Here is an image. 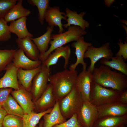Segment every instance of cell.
I'll use <instances>...</instances> for the list:
<instances>
[{
    "label": "cell",
    "instance_id": "6da1fadb",
    "mask_svg": "<svg viewBox=\"0 0 127 127\" xmlns=\"http://www.w3.org/2000/svg\"><path fill=\"white\" fill-rule=\"evenodd\" d=\"M92 81L105 88H109L120 93L127 89V76L111 70V68L101 65L94 68L92 73Z\"/></svg>",
    "mask_w": 127,
    "mask_h": 127
},
{
    "label": "cell",
    "instance_id": "7a4b0ae2",
    "mask_svg": "<svg viewBox=\"0 0 127 127\" xmlns=\"http://www.w3.org/2000/svg\"><path fill=\"white\" fill-rule=\"evenodd\" d=\"M77 70L65 69L50 75L48 82L51 85L56 102L67 95L75 85L78 76Z\"/></svg>",
    "mask_w": 127,
    "mask_h": 127
},
{
    "label": "cell",
    "instance_id": "3957f363",
    "mask_svg": "<svg viewBox=\"0 0 127 127\" xmlns=\"http://www.w3.org/2000/svg\"><path fill=\"white\" fill-rule=\"evenodd\" d=\"M87 34V32L79 27L73 25L68 27L67 30L64 32L52 34L51 39L52 40L49 43L51 45L50 48L44 54L39 55V60L43 62L56 48L71 42L76 41L80 37Z\"/></svg>",
    "mask_w": 127,
    "mask_h": 127
},
{
    "label": "cell",
    "instance_id": "277c9868",
    "mask_svg": "<svg viewBox=\"0 0 127 127\" xmlns=\"http://www.w3.org/2000/svg\"><path fill=\"white\" fill-rule=\"evenodd\" d=\"M58 102L62 115L66 119L79 112L82 106L83 100L75 85L67 95Z\"/></svg>",
    "mask_w": 127,
    "mask_h": 127
},
{
    "label": "cell",
    "instance_id": "5b68a950",
    "mask_svg": "<svg viewBox=\"0 0 127 127\" xmlns=\"http://www.w3.org/2000/svg\"><path fill=\"white\" fill-rule=\"evenodd\" d=\"M120 93L117 91L103 87L92 81L90 102L97 107L117 101Z\"/></svg>",
    "mask_w": 127,
    "mask_h": 127
},
{
    "label": "cell",
    "instance_id": "8992f818",
    "mask_svg": "<svg viewBox=\"0 0 127 127\" xmlns=\"http://www.w3.org/2000/svg\"><path fill=\"white\" fill-rule=\"evenodd\" d=\"M40 72L34 77L32 80L31 90L34 103L41 96L47 88L48 84L51 69L41 64Z\"/></svg>",
    "mask_w": 127,
    "mask_h": 127
},
{
    "label": "cell",
    "instance_id": "52a82bcc",
    "mask_svg": "<svg viewBox=\"0 0 127 127\" xmlns=\"http://www.w3.org/2000/svg\"><path fill=\"white\" fill-rule=\"evenodd\" d=\"M113 55L109 42L105 43L99 47H95L92 45L89 47L84 56V58H88L90 60V64L87 70L92 73L95 67V64L98 61L103 58L110 60Z\"/></svg>",
    "mask_w": 127,
    "mask_h": 127
},
{
    "label": "cell",
    "instance_id": "ba28073f",
    "mask_svg": "<svg viewBox=\"0 0 127 127\" xmlns=\"http://www.w3.org/2000/svg\"><path fill=\"white\" fill-rule=\"evenodd\" d=\"M77 118L82 127H92L98 118L96 107L89 101L83 100L81 107L77 114Z\"/></svg>",
    "mask_w": 127,
    "mask_h": 127
},
{
    "label": "cell",
    "instance_id": "9c48e42d",
    "mask_svg": "<svg viewBox=\"0 0 127 127\" xmlns=\"http://www.w3.org/2000/svg\"><path fill=\"white\" fill-rule=\"evenodd\" d=\"M19 83V89L12 90L11 94L22 108L24 114H28L34 110V103L32 100V95L30 92Z\"/></svg>",
    "mask_w": 127,
    "mask_h": 127
},
{
    "label": "cell",
    "instance_id": "30bf717a",
    "mask_svg": "<svg viewBox=\"0 0 127 127\" xmlns=\"http://www.w3.org/2000/svg\"><path fill=\"white\" fill-rule=\"evenodd\" d=\"M99 118L109 116H120L127 113V104L116 101L97 107Z\"/></svg>",
    "mask_w": 127,
    "mask_h": 127
},
{
    "label": "cell",
    "instance_id": "8fae6325",
    "mask_svg": "<svg viewBox=\"0 0 127 127\" xmlns=\"http://www.w3.org/2000/svg\"><path fill=\"white\" fill-rule=\"evenodd\" d=\"M56 102L52 86L49 83L41 96L34 103V111L37 113L45 111L53 107Z\"/></svg>",
    "mask_w": 127,
    "mask_h": 127
},
{
    "label": "cell",
    "instance_id": "7c38bea8",
    "mask_svg": "<svg viewBox=\"0 0 127 127\" xmlns=\"http://www.w3.org/2000/svg\"><path fill=\"white\" fill-rule=\"evenodd\" d=\"M92 73L87 70H82L78 75L75 85L80 92L83 100L90 101Z\"/></svg>",
    "mask_w": 127,
    "mask_h": 127
},
{
    "label": "cell",
    "instance_id": "4fadbf2b",
    "mask_svg": "<svg viewBox=\"0 0 127 127\" xmlns=\"http://www.w3.org/2000/svg\"><path fill=\"white\" fill-rule=\"evenodd\" d=\"M92 45L91 43L85 41L83 36L72 44V46L75 48V54L77 59L74 64L70 66L69 70H75L77 66L80 64L82 66L83 70H86L87 65L84 60V55L88 47Z\"/></svg>",
    "mask_w": 127,
    "mask_h": 127
},
{
    "label": "cell",
    "instance_id": "5bb4252c",
    "mask_svg": "<svg viewBox=\"0 0 127 127\" xmlns=\"http://www.w3.org/2000/svg\"><path fill=\"white\" fill-rule=\"evenodd\" d=\"M65 15V13L60 11L59 6H50L46 12L44 19L48 23L49 26L53 27L58 26L59 33H61L64 31L61 21L62 19L66 20L67 18Z\"/></svg>",
    "mask_w": 127,
    "mask_h": 127
},
{
    "label": "cell",
    "instance_id": "9a60e30c",
    "mask_svg": "<svg viewBox=\"0 0 127 127\" xmlns=\"http://www.w3.org/2000/svg\"><path fill=\"white\" fill-rule=\"evenodd\" d=\"M18 69L13 64L12 62L6 67L5 72L0 79V88H8L17 90L19 88L17 78Z\"/></svg>",
    "mask_w": 127,
    "mask_h": 127
},
{
    "label": "cell",
    "instance_id": "2e32d148",
    "mask_svg": "<svg viewBox=\"0 0 127 127\" xmlns=\"http://www.w3.org/2000/svg\"><path fill=\"white\" fill-rule=\"evenodd\" d=\"M12 61L13 65L18 69L21 68L26 70L35 68L41 65L42 63L39 60L34 61L28 58L23 51L20 48L16 49Z\"/></svg>",
    "mask_w": 127,
    "mask_h": 127
},
{
    "label": "cell",
    "instance_id": "e0dca14e",
    "mask_svg": "<svg viewBox=\"0 0 127 127\" xmlns=\"http://www.w3.org/2000/svg\"><path fill=\"white\" fill-rule=\"evenodd\" d=\"M70 47L68 45L63 46L56 48L48 56L47 58L42 64L46 67L50 66L56 64L59 58L63 57L64 60V67L66 69L68 63L71 55Z\"/></svg>",
    "mask_w": 127,
    "mask_h": 127
},
{
    "label": "cell",
    "instance_id": "ac0fdd59",
    "mask_svg": "<svg viewBox=\"0 0 127 127\" xmlns=\"http://www.w3.org/2000/svg\"><path fill=\"white\" fill-rule=\"evenodd\" d=\"M65 12L67 23L63 24V27L64 28H67L71 25H73L79 26L83 30H85L86 28L89 27V23L83 19V17L86 14L85 12H81L78 14L77 12L72 11L68 8L65 9Z\"/></svg>",
    "mask_w": 127,
    "mask_h": 127
},
{
    "label": "cell",
    "instance_id": "d6986e66",
    "mask_svg": "<svg viewBox=\"0 0 127 127\" xmlns=\"http://www.w3.org/2000/svg\"><path fill=\"white\" fill-rule=\"evenodd\" d=\"M31 38L29 37L23 39L17 38L16 42L19 48L23 51L28 58L33 60H38L40 52Z\"/></svg>",
    "mask_w": 127,
    "mask_h": 127
},
{
    "label": "cell",
    "instance_id": "ffe728a7",
    "mask_svg": "<svg viewBox=\"0 0 127 127\" xmlns=\"http://www.w3.org/2000/svg\"><path fill=\"white\" fill-rule=\"evenodd\" d=\"M42 117L43 119V127H53L66 121L61 112L58 101L56 102L50 113L45 114Z\"/></svg>",
    "mask_w": 127,
    "mask_h": 127
},
{
    "label": "cell",
    "instance_id": "44dd1931",
    "mask_svg": "<svg viewBox=\"0 0 127 127\" xmlns=\"http://www.w3.org/2000/svg\"><path fill=\"white\" fill-rule=\"evenodd\" d=\"M127 114L120 116H109L98 119L92 127H121L126 125Z\"/></svg>",
    "mask_w": 127,
    "mask_h": 127
},
{
    "label": "cell",
    "instance_id": "7402d4cb",
    "mask_svg": "<svg viewBox=\"0 0 127 127\" xmlns=\"http://www.w3.org/2000/svg\"><path fill=\"white\" fill-rule=\"evenodd\" d=\"M41 67V65L32 70H26L21 68L18 69L17 77L18 82L28 91H30L33 79L40 72Z\"/></svg>",
    "mask_w": 127,
    "mask_h": 127
},
{
    "label": "cell",
    "instance_id": "603a6c76",
    "mask_svg": "<svg viewBox=\"0 0 127 127\" xmlns=\"http://www.w3.org/2000/svg\"><path fill=\"white\" fill-rule=\"evenodd\" d=\"M27 17H25L11 22L9 26L11 32L15 34L18 38L20 39H24L27 37L32 38L33 35L27 28Z\"/></svg>",
    "mask_w": 127,
    "mask_h": 127
},
{
    "label": "cell",
    "instance_id": "cb8c5ba5",
    "mask_svg": "<svg viewBox=\"0 0 127 127\" xmlns=\"http://www.w3.org/2000/svg\"><path fill=\"white\" fill-rule=\"evenodd\" d=\"M22 2V0H18L16 4L8 12L4 18L7 23L27 17L30 14V11L23 7Z\"/></svg>",
    "mask_w": 127,
    "mask_h": 127
},
{
    "label": "cell",
    "instance_id": "d4e9b609",
    "mask_svg": "<svg viewBox=\"0 0 127 127\" xmlns=\"http://www.w3.org/2000/svg\"><path fill=\"white\" fill-rule=\"evenodd\" d=\"M53 27L48 26L47 27L46 32L43 35L38 37L31 38L38 50L40 55L43 54L48 49V45L51 40V33L54 30Z\"/></svg>",
    "mask_w": 127,
    "mask_h": 127
},
{
    "label": "cell",
    "instance_id": "484cf974",
    "mask_svg": "<svg viewBox=\"0 0 127 127\" xmlns=\"http://www.w3.org/2000/svg\"><path fill=\"white\" fill-rule=\"evenodd\" d=\"M111 60L105 58L102 59L100 61L102 65H106L118 70L127 76V64L122 57L112 56Z\"/></svg>",
    "mask_w": 127,
    "mask_h": 127
},
{
    "label": "cell",
    "instance_id": "4316f807",
    "mask_svg": "<svg viewBox=\"0 0 127 127\" xmlns=\"http://www.w3.org/2000/svg\"><path fill=\"white\" fill-rule=\"evenodd\" d=\"M2 106V108L6 111L8 114L14 115L22 117L24 114L22 108L10 94Z\"/></svg>",
    "mask_w": 127,
    "mask_h": 127
},
{
    "label": "cell",
    "instance_id": "83f0119b",
    "mask_svg": "<svg viewBox=\"0 0 127 127\" xmlns=\"http://www.w3.org/2000/svg\"><path fill=\"white\" fill-rule=\"evenodd\" d=\"M53 108L42 112L37 113L33 111L29 114H24L22 117L23 127H36L43 116L50 113Z\"/></svg>",
    "mask_w": 127,
    "mask_h": 127
},
{
    "label": "cell",
    "instance_id": "f1b7e54d",
    "mask_svg": "<svg viewBox=\"0 0 127 127\" xmlns=\"http://www.w3.org/2000/svg\"><path fill=\"white\" fill-rule=\"evenodd\" d=\"M27 2L30 4L36 7L38 11L39 21L43 25L46 12L50 7V0H28Z\"/></svg>",
    "mask_w": 127,
    "mask_h": 127
},
{
    "label": "cell",
    "instance_id": "f546056e",
    "mask_svg": "<svg viewBox=\"0 0 127 127\" xmlns=\"http://www.w3.org/2000/svg\"><path fill=\"white\" fill-rule=\"evenodd\" d=\"M16 50L0 49V72L5 70L7 66L12 62Z\"/></svg>",
    "mask_w": 127,
    "mask_h": 127
},
{
    "label": "cell",
    "instance_id": "4dcf8cb0",
    "mask_svg": "<svg viewBox=\"0 0 127 127\" xmlns=\"http://www.w3.org/2000/svg\"><path fill=\"white\" fill-rule=\"evenodd\" d=\"M2 125L3 127H23L22 117L7 114L4 118Z\"/></svg>",
    "mask_w": 127,
    "mask_h": 127
},
{
    "label": "cell",
    "instance_id": "1f68e13d",
    "mask_svg": "<svg viewBox=\"0 0 127 127\" xmlns=\"http://www.w3.org/2000/svg\"><path fill=\"white\" fill-rule=\"evenodd\" d=\"M11 37V33L4 19H0V42L8 41Z\"/></svg>",
    "mask_w": 127,
    "mask_h": 127
},
{
    "label": "cell",
    "instance_id": "d6a6232c",
    "mask_svg": "<svg viewBox=\"0 0 127 127\" xmlns=\"http://www.w3.org/2000/svg\"><path fill=\"white\" fill-rule=\"evenodd\" d=\"M17 0H0V19H4L9 10L17 3Z\"/></svg>",
    "mask_w": 127,
    "mask_h": 127
},
{
    "label": "cell",
    "instance_id": "836d02e7",
    "mask_svg": "<svg viewBox=\"0 0 127 127\" xmlns=\"http://www.w3.org/2000/svg\"><path fill=\"white\" fill-rule=\"evenodd\" d=\"M53 127H82L78 122L77 114L74 115L69 119L60 124L56 125Z\"/></svg>",
    "mask_w": 127,
    "mask_h": 127
},
{
    "label": "cell",
    "instance_id": "e575fe53",
    "mask_svg": "<svg viewBox=\"0 0 127 127\" xmlns=\"http://www.w3.org/2000/svg\"><path fill=\"white\" fill-rule=\"evenodd\" d=\"M118 44L119 49L118 52L116 53L115 56L122 57L126 61L127 59V41L123 43L121 40L119 39Z\"/></svg>",
    "mask_w": 127,
    "mask_h": 127
},
{
    "label": "cell",
    "instance_id": "d590c367",
    "mask_svg": "<svg viewBox=\"0 0 127 127\" xmlns=\"http://www.w3.org/2000/svg\"><path fill=\"white\" fill-rule=\"evenodd\" d=\"M12 88H0V104L1 105L5 102L12 91Z\"/></svg>",
    "mask_w": 127,
    "mask_h": 127
},
{
    "label": "cell",
    "instance_id": "8d00e7d4",
    "mask_svg": "<svg viewBox=\"0 0 127 127\" xmlns=\"http://www.w3.org/2000/svg\"><path fill=\"white\" fill-rule=\"evenodd\" d=\"M117 101L123 103L127 104V89L120 93Z\"/></svg>",
    "mask_w": 127,
    "mask_h": 127
},
{
    "label": "cell",
    "instance_id": "74e56055",
    "mask_svg": "<svg viewBox=\"0 0 127 127\" xmlns=\"http://www.w3.org/2000/svg\"><path fill=\"white\" fill-rule=\"evenodd\" d=\"M8 114L6 111L3 108H0V124H2L4 119Z\"/></svg>",
    "mask_w": 127,
    "mask_h": 127
},
{
    "label": "cell",
    "instance_id": "f35d334b",
    "mask_svg": "<svg viewBox=\"0 0 127 127\" xmlns=\"http://www.w3.org/2000/svg\"><path fill=\"white\" fill-rule=\"evenodd\" d=\"M104 1L105 5L108 7H110L111 4L115 1L114 0H105Z\"/></svg>",
    "mask_w": 127,
    "mask_h": 127
},
{
    "label": "cell",
    "instance_id": "ab89813d",
    "mask_svg": "<svg viewBox=\"0 0 127 127\" xmlns=\"http://www.w3.org/2000/svg\"><path fill=\"white\" fill-rule=\"evenodd\" d=\"M43 120H41L40 122L38 127H43Z\"/></svg>",
    "mask_w": 127,
    "mask_h": 127
},
{
    "label": "cell",
    "instance_id": "60d3db41",
    "mask_svg": "<svg viewBox=\"0 0 127 127\" xmlns=\"http://www.w3.org/2000/svg\"><path fill=\"white\" fill-rule=\"evenodd\" d=\"M121 127H127L126 125H124L123 126H122Z\"/></svg>",
    "mask_w": 127,
    "mask_h": 127
},
{
    "label": "cell",
    "instance_id": "b9f144b4",
    "mask_svg": "<svg viewBox=\"0 0 127 127\" xmlns=\"http://www.w3.org/2000/svg\"><path fill=\"white\" fill-rule=\"evenodd\" d=\"M0 127H3L2 124H0Z\"/></svg>",
    "mask_w": 127,
    "mask_h": 127
},
{
    "label": "cell",
    "instance_id": "7bdbcfd3",
    "mask_svg": "<svg viewBox=\"0 0 127 127\" xmlns=\"http://www.w3.org/2000/svg\"><path fill=\"white\" fill-rule=\"evenodd\" d=\"M2 108V105L0 104V108Z\"/></svg>",
    "mask_w": 127,
    "mask_h": 127
},
{
    "label": "cell",
    "instance_id": "ee69618b",
    "mask_svg": "<svg viewBox=\"0 0 127 127\" xmlns=\"http://www.w3.org/2000/svg\"></svg>",
    "mask_w": 127,
    "mask_h": 127
}]
</instances>
